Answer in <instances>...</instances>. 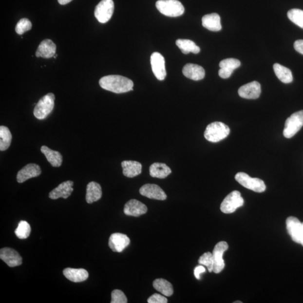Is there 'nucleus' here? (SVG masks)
Returning a JSON list of instances; mask_svg holds the SVG:
<instances>
[{
	"mask_svg": "<svg viewBox=\"0 0 303 303\" xmlns=\"http://www.w3.org/2000/svg\"><path fill=\"white\" fill-rule=\"evenodd\" d=\"M32 27L31 22L27 18L20 19L17 23L16 31L17 34L22 35L26 32L30 31Z\"/></svg>",
	"mask_w": 303,
	"mask_h": 303,
	"instance_id": "72a5a7b5",
	"label": "nucleus"
},
{
	"mask_svg": "<svg viewBox=\"0 0 303 303\" xmlns=\"http://www.w3.org/2000/svg\"><path fill=\"white\" fill-rule=\"evenodd\" d=\"M12 135L8 128L0 127V150L4 151L9 149L12 143Z\"/></svg>",
	"mask_w": 303,
	"mask_h": 303,
	"instance_id": "c756f323",
	"label": "nucleus"
},
{
	"mask_svg": "<svg viewBox=\"0 0 303 303\" xmlns=\"http://www.w3.org/2000/svg\"><path fill=\"white\" fill-rule=\"evenodd\" d=\"M273 68L276 76L278 77L281 82L285 84L293 82V75L289 69L279 64H275Z\"/></svg>",
	"mask_w": 303,
	"mask_h": 303,
	"instance_id": "bb28decb",
	"label": "nucleus"
},
{
	"mask_svg": "<svg viewBox=\"0 0 303 303\" xmlns=\"http://www.w3.org/2000/svg\"><path fill=\"white\" fill-rule=\"evenodd\" d=\"M234 303H242V302L237 301V302H235Z\"/></svg>",
	"mask_w": 303,
	"mask_h": 303,
	"instance_id": "37998d69",
	"label": "nucleus"
},
{
	"mask_svg": "<svg viewBox=\"0 0 303 303\" xmlns=\"http://www.w3.org/2000/svg\"><path fill=\"white\" fill-rule=\"evenodd\" d=\"M153 286L155 289L160 292L166 297H170L173 293L171 284L165 279H158L155 280L153 283Z\"/></svg>",
	"mask_w": 303,
	"mask_h": 303,
	"instance_id": "c85d7f7f",
	"label": "nucleus"
},
{
	"mask_svg": "<svg viewBox=\"0 0 303 303\" xmlns=\"http://www.w3.org/2000/svg\"><path fill=\"white\" fill-rule=\"evenodd\" d=\"M176 44L184 54L190 53L197 54L201 51L200 48L189 39H179L176 40Z\"/></svg>",
	"mask_w": 303,
	"mask_h": 303,
	"instance_id": "cd10ccee",
	"label": "nucleus"
},
{
	"mask_svg": "<svg viewBox=\"0 0 303 303\" xmlns=\"http://www.w3.org/2000/svg\"><path fill=\"white\" fill-rule=\"evenodd\" d=\"M286 228L288 233L295 243L301 244L303 227L301 222L297 217L290 216L286 220Z\"/></svg>",
	"mask_w": 303,
	"mask_h": 303,
	"instance_id": "1a4fd4ad",
	"label": "nucleus"
},
{
	"mask_svg": "<svg viewBox=\"0 0 303 303\" xmlns=\"http://www.w3.org/2000/svg\"><path fill=\"white\" fill-rule=\"evenodd\" d=\"M228 248L227 243L225 242L218 243L213 250V258L214 261L213 271L215 273H219L223 270L225 267L223 255L225 251Z\"/></svg>",
	"mask_w": 303,
	"mask_h": 303,
	"instance_id": "9d476101",
	"label": "nucleus"
},
{
	"mask_svg": "<svg viewBox=\"0 0 303 303\" xmlns=\"http://www.w3.org/2000/svg\"><path fill=\"white\" fill-rule=\"evenodd\" d=\"M230 128L221 122H214L207 127L205 137L208 141L217 143L227 137L230 134Z\"/></svg>",
	"mask_w": 303,
	"mask_h": 303,
	"instance_id": "f03ea898",
	"label": "nucleus"
},
{
	"mask_svg": "<svg viewBox=\"0 0 303 303\" xmlns=\"http://www.w3.org/2000/svg\"><path fill=\"white\" fill-rule=\"evenodd\" d=\"M171 173V170L162 163H154L150 168V175L158 179H165Z\"/></svg>",
	"mask_w": 303,
	"mask_h": 303,
	"instance_id": "a878e982",
	"label": "nucleus"
},
{
	"mask_svg": "<svg viewBox=\"0 0 303 303\" xmlns=\"http://www.w3.org/2000/svg\"><path fill=\"white\" fill-rule=\"evenodd\" d=\"M73 1V0H58V2L61 5H66L68 4L69 2Z\"/></svg>",
	"mask_w": 303,
	"mask_h": 303,
	"instance_id": "a19ab883",
	"label": "nucleus"
},
{
	"mask_svg": "<svg viewBox=\"0 0 303 303\" xmlns=\"http://www.w3.org/2000/svg\"><path fill=\"white\" fill-rule=\"evenodd\" d=\"M74 183L72 181H66L52 190L49 194V198L52 199H57L60 198L67 199L71 195L73 189Z\"/></svg>",
	"mask_w": 303,
	"mask_h": 303,
	"instance_id": "6ab92c4d",
	"label": "nucleus"
},
{
	"mask_svg": "<svg viewBox=\"0 0 303 303\" xmlns=\"http://www.w3.org/2000/svg\"><path fill=\"white\" fill-rule=\"evenodd\" d=\"M235 180L242 186L257 193H262L265 190L266 187L263 180L253 178L245 172L236 173Z\"/></svg>",
	"mask_w": 303,
	"mask_h": 303,
	"instance_id": "423d86ee",
	"label": "nucleus"
},
{
	"mask_svg": "<svg viewBox=\"0 0 303 303\" xmlns=\"http://www.w3.org/2000/svg\"><path fill=\"white\" fill-rule=\"evenodd\" d=\"M55 96L50 93L44 95L37 103L34 109L35 116L39 120L45 119L53 112L55 105Z\"/></svg>",
	"mask_w": 303,
	"mask_h": 303,
	"instance_id": "20e7f679",
	"label": "nucleus"
},
{
	"mask_svg": "<svg viewBox=\"0 0 303 303\" xmlns=\"http://www.w3.org/2000/svg\"><path fill=\"white\" fill-rule=\"evenodd\" d=\"M302 224H303V223ZM301 245L303 246V237H302Z\"/></svg>",
	"mask_w": 303,
	"mask_h": 303,
	"instance_id": "79ce46f5",
	"label": "nucleus"
},
{
	"mask_svg": "<svg viewBox=\"0 0 303 303\" xmlns=\"http://www.w3.org/2000/svg\"><path fill=\"white\" fill-rule=\"evenodd\" d=\"M63 274L65 278L74 283H81L86 281L89 273L83 268H66L64 269Z\"/></svg>",
	"mask_w": 303,
	"mask_h": 303,
	"instance_id": "412c9836",
	"label": "nucleus"
},
{
	"mask_svg": "<svg viewBox=\"0 0 303 303\" xmlns=\"http://www.w3.org/2000/svg\"><path fill=\"white\" fill-rule=\"evenodd\" d=\"M40 151L53 167H60L61 166L62 156L58 151L52 150L45 146H43L40 149Z\"/></svg>",
	"mask_w": 303,
	"mask_h": 303,
	"instance_id": "393cba45",
	"label": "nucleus"
},
{
	"mask_svg": "<svg viewBox=\"0 0 303 303\" xmlns=\"http://www.w3.org/2000/svg\"><path fill=\"white\" fill-rule=\"evenodd\" d=\"M148 303H168V299L160 294H154L148 299Z\"/></svg>",
	"mask_w": 303,
	"mask_h": 303,
	"instance_id": "e433bc0d",
	"label": "nucleus"
},
{
	"mask_svg": "<svg viewBox=\"0 0 303 303\" xmlns=\"http://www.w3.org/2000/svg\"><path fill=\"white\" fill-rule=\"evenodd\" d=\"M140 194L145 197L157 199V200L165 201L167 198L165 191L156 184H147L144 185L139 190Z\"/></svg>",
	"mask_w": 303,
	"mask_h": 303,
	"instance_id": "f8f14e48",
	"label": "nucleus"
},
{
	"mask_svg": "<svg viewBox=\"0 0 303 303\" xmlns=\"http://www.w3.org/2000/svg\"><path fill=\"white\" fill-rule=\"evenodd\" d=\"M156 6L159 12L170 17L182 16L185 11L184 6L178 0H158Z\"/></svg>",
	"mask_w": 303,
	"mask_h": 303,
	"instance_id": "7ed1b4c3",
	"label": "nucleus"
},
{
	"mask_svg": "<svg viewBox=\"0 0 303 303\" xmlns=\"http://www.w3.org/2000/svg\"><path fill=\"white\" fill-rule=\"evenodd\" d=\"M128 299L126 295L120 290H114L112 293V303H127Z\"/></svg>",
	"mask_w": 303,
	"mask_h": 303,
	"instance_id": "c9c22d12",
	"label": "nucleus"
},
{
	"mask_svg": "<svg viewBox=\"0 0 303 303\" xmlns=\"http://www.w3.org/2000/svg\"><path fill=\"white\" fill-rule=\"evenodd\" d=\"M0 258L10 267H16L22 264L20 255L10 247H3L0 250Z\"/></svg>",
	"mask_w": 303,
	"mask_h": 303,
	"instance_id": "2eb2a0df",
	"label": "nucleus"
},
{
	"mask_svg": "<svg viewBox=\"0 0 303 303\" xmlns=\"http://www.w3.org/2000/svg\"><path fill=\"white\" fill-rule=\"evenodd\" d=\"M303 126V110L292 114L286 120L283 134L286 138H291L301 130Z\"/></svg>",
	"mask_w": 303,
	"mask_h": 303,
	"instance_id": "39448f33",
	"label": "nucleus"
},
{
	"mask_svg": "<svg viewBox=\"0 0 303 303\" xmlns=\"http://www.w3.org/2000/svg\"><path fill=\"white\" fill-rule=\"evenodd\" d=\"M148 210L147 206L136 199H131L124 206V212L127 216L138 217L145 215Z\"/></svg>",
	"mask_w": 303,
	"mask_h": 303,
	"instance_id": "f3484780",
	"label": "nucleus"
},
{
	"mask_svg": "<svg viewBox=\"0 0 303 303\" xmlns=\"http://www.w3.org/2000/svg\"><path fill=\"white\" fill-rule=\"evenodd\" d=\"M41 172V169L38 165L28 164L18 172L17 176V182L19 183H23L29 179L39 176Z\"/></svg>",
	"mask_w": 303,
	"mask_h": 303,
	"instance_id": "dca6fc26",
	"label": "nucleus"
},
{
	"mask_svg": "<svg viewBox=\"0 0 303 303\" xmlns=\"http://www.w3.org/2000/svg\"><path fill=\"white\" fill-rule=\"evenodd\" d=\"M123 174L128 177H134L142 172V166L137 161H124L121 162Z\"/></svg>",
	"mask_w": 303,
	"mask_h": 303,
	"instance_id": "5701e85b",
	"label": "nucleus"
},
{
	"mask_svg": "<svg viewBox=\"0 0 303 303\" xmlns=\"http://www.w3.org/2000/svg\"><path fill=\"white\" fill-rule=\"evenodd\" d=\"M205 272L206 269L203 265H198L197 267H196L194 269V276L196 279H197L198 280L200 279V275L201 273Z\"/></svg>",
	"mask_w": 303,
	"mask_h": 303,
	"instance_id": "ea45409f",
	"label": "nucleus"
},
{
	"mask_svg": "<svg viewBox=\"0 0 303 303\" xmlns=\"http://www.w3.org/2000/svg\"><path fill=\"white\" fill-rule=\"evenodd\" d=\"M287 17L293 23L303 29V10L291 9L288 12Z\"/></svg>",
	"mask_w": 303,
	"mask_h": 303,
	"instance_id": "2f4dec72",
	"label": "nucleus"
},
{
	"mask_svg": "<svg viewBox=\"0 0 303 303\" xmlns=\"http://www.w3.org/2000/svg\"><path fill=\"white\" fill-rule=\"evenodd\" d=\"M202 21L203 27L209 31L218 32L222 29L220 17L216 13L206 15L202 18Z\"/></svg>",
	"mask_w": 303,
	"mask_h": 303,
	"instance_id": "4be33fe9",
	"label": "nucleus"
},
{
	"mask_svg": "<svg viewBox=\"0 0 303 303\" xmlns=\"http://www.w3.org/2000/svg\"><path fill=\"white\" fill-rule=\"evenodd\" d=\"M114 9L113 0H102L95 7V17L99 23H106L112 18Z\"/></svg>",
	"mask_w": 303,
	"mask_h": 303,
	"instance_id": "6e6552de",
	"label": "nucleus"
},
{
	"mask_svg": "<svg viewBox=\"0 0 303 303\" xmlns=\"http://www.w3.org/2000/svg\"><path fill=\"white\" fill-rule=\"evenodd\" d=\"M57 46L53 40L46 39L40 43L36 53L37 57H41L44 58L53 57L56 54Z\"/></svg>",
	"mask_w": 303,
	"mask_h": 303,
	"instance_id": "a211bd4d",
	"label": "nucleus"
},
{
	"mask_svg": "<svg viewBox=\"0 0 303 303\" xmlns=\"http://www.w3.org/2000/svg\"><path fill=\"white\" fill-rule=\"evenodd\" d=\"M243 205L244 199L242 197L241 194L239 191L235 190L232 191L224 199L221 203L220 209L224 213H232Z\"/></svg>",
	"mask_w": 303,
	"mask_h": 303,
	"instance_id": "0eeeda50",
	"label": "nucleus"
},
{
	"mask_svg": "<svg viewBox=\"0 0 303 303\" xmlns=\"http://www.w3.org/2000/svg\"><path fill=\"white\" fill-rule=\"evenodd\" d=\"M261 93V84L256 81L244 85L238 90L240 97L248 99L259 98Z\"/></svg>",
	"mask_w": 303,
	"mask_h": 303,
	"instance_id": "4468645a",
	"label": "nucleus"
},
{
	"mask_svg": "<svg viewBox=\"0 0 303 303\" xmlns=\"http://www.w3.org/2000/svg\"><path fill=\"white\" fill-rule=\"evenodd\" d=\"M99 86L114 94H123L133 91L134 83L128 77L117 75L103 76L99 80Z\"/></svg>",
	"mask_w": 303,
	"mask_h": 303,
	"instance_id": "f257e3e1",
	"label": "nucleus"
},
{
	"mask_svg": "<svg viewBox=\"0 0 303 303\" xmlns=\"http://www.w3.org/2000/svg\"><path fill=\"white\" fill-rule=\"evenodd\" d=\"M102 188L98 183L92 182L87 185L86 201L88 203L97 202L102 197Z\"/></svg>",
	"mask_w": 303,
	"mask_h": 303,
	"instance_id": "b1692460",
	"label": "nucleus"
},
{
	"mask_svg": "<svg viewBox=\"0 0 303 303\" xmlns=\"http://www.w3.org/2000/svg\"><path fill=\"white\" fill-rule=\"evenodd\" d=\"M183 73L185 76L198 81L204 78L205 70L202 66L193 64H187L184 66Z\"/></svg>",
	"mask_w": 303,
	"mask_h": 303,
	"instance_id": "aec40b11",
	"label": "nucleus"
},
{
	"mask_svg": "<svg viewBox=\"0 0 303 303\" xmlns=\"http://www.w3.org/2000/svg\"><path fill=\"white\" fill-rule=\"evenodd\" d=\"M294 49L299 53L303 55V39L296 40L294 44Z\"/></svg>",
	"mask_w": 303,
	"mask_h": 303,
	"instance_id": "58836bf2",
	"label": "nucleus"
},
{
	"mask_svg": "<svg viewBox=\"0 0 303 303\" xmlns=\"http://www.w3.org/2000/svg\"><path fill=\"white\" fill-rule=\"evenodd\" d=\"M152 69L155 76L159 80H163L166 76L165 60L162 55L157 52L152 54L151 57Z\"/></svg>",
	"mask_w": 303,
	"mask_h": 303,
	"instance_id": "9b49d317",
	"label": "nucleus"
},
{
	"mask_svg": "<svg viewBox=\"0 0 303 303\" xmlns=\"http://www.w3.org/2000/svg\"><path fill=\"white\" fill-rule=\"evenodd\" d=\"M31 232V228L27 221H21L18 225V227L15 231L17 237L20 239H25L29 237Z\"/></svg>",
	"mask_w": 303,
	"mask_h": 303,
	"instance_id": "7c9ffc66",
	"label": "nucleus"
},
{
	"mask_svg": "<svg viewBox=\"0 0 303 303\" xmlns=\"http://www.w3.org/2000/svg\"><path fill=\"white\" fill-rule=\"evenodd\" d=\"M131 240L126 235L121 233H114L110 236L109 246L114 252H122L130 245Z\"/></svg>",
	"mask_w": 303,
	"mask_h": 303,
	"instance_id": "ddd939ff",
	"label": "nucleus"
},
{
	"mask_svg": "<svg viewBox=\"0 0 303 303\" xmlns=\"http://www.w3.org/2000/svg\"><path fill=\"white\" fill-rule=\"evenodd\" d=\"M241 65V62L237 59L230 58L225 59L220 62V68H227L234 70L238 69Z\"/></svg>",
	"mask_w": 303,
	"mask_h": 303,
	"instance_id": "f704fd0d",
	"label": "nucleus"
},
{
	"mask_svg": "<svg viewBox=\"0 0 303 303\" xmlns=\"http://www.w3.org/2000/svg\"><path fill=\"white\" fill-rule=\"evenodd\" d=\"M234 70L227 68H220L219 71V75L223 79H227L230 77Z\"/></svg>",
	"mask_w": 303,
	"mask_h": 303,
	"instance_id": "4c0bfd02",
	"label": "nucleus"
},
{
	"mask_svg": "<svg viewBox=\"0 0 303 303\" xmlns=\"http://www.w3.org/2000/svg\"><path fill=\"white\" fill-rule=\"evenodd\" d=\"M198 263L201 265H206V267H208L209 272H212L214 265L212 253L207 252L203 254L202 256L199 258Z\"/></svg>",
	"mask_w": 303,
	"mask_h": 303,
	"instance_id": "473e14b6",
	"label": "nucleus"
}]
</instances>
